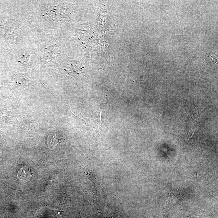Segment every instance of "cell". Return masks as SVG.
<instances>
[{"label":"cell","mask_w":218,"mask_h":218,"mask_svg":"<svg viewBox=\"0 0 218 218\" xmlns=\"http://www.w3.org/2000/svg\"><path fill=\"white\" fill-rule=\"evenodd\" d=\"M17 177L21 181H27L30 180L34 176L33 173L29 167H21L17 171Z\"/></svg>","instance_id":"cell-1"}]
</instances>
